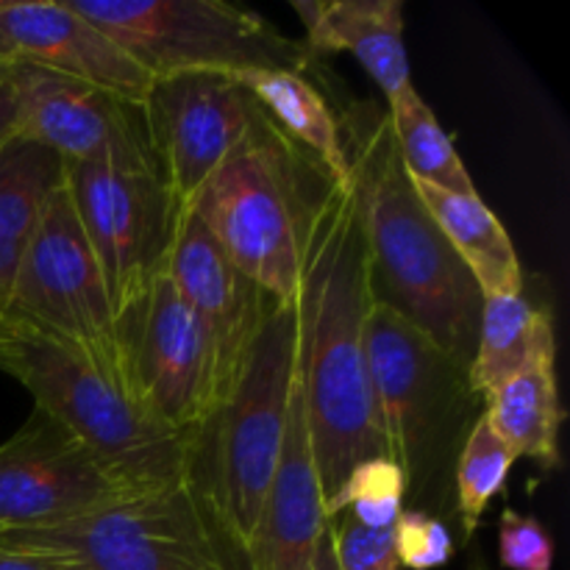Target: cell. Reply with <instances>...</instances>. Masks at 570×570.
Returning a JSON list of instances; mask_svg holds the SVG:
<instances>
[{"label": "cell", "mask_w": 570, "mask_h": 570, "mask_svg": "<svg viewBox=\"0 0 570 570\" xmlns=\"http://www.w3.org/2000/svg\"><path fill=\"white\" fill-rule=\"evenodd\" d=\"M471 570H490V568H488V562L476 560V562H473V566H471Z\"/></svg>", "instance_id": "34"}, {"label": "cell", "mask_w": 570, "mask_h": 570, "mask_svg": "<svg viewBox=\"0 0 570 570\" xmlns=\"http://www.w3.org/2000/svg\"><path fill=\"white\" fill-rule=\"evenodd\" d=\"M367 362L387 454L401 468L412 510L438 515L454 499V465L484 401L468 365L399 312L373 304Z\"/></svg>", "instance_id": "6"}, {"label": "cell", "mask_w": 570, "mask_h": 570, "mask_svg": "<svg viewBox=\"0 0 570 570\" xmlns=\"http://www.w3.org/2000/svg\"><path fill=\"white\" fill-rule=\"evenodd\" d=\"M387 117L401 165L406 167L412 181L432 184L451 193H476L471 173L462 165L449 134L415 87L390 100Z\"/></svg>", "instance_id": "24"}, {"label": "cell", "mask_w": 570, "mask_h": 570, "mask_svg": "<svg viewBox=\"0 0 570 570\" xmlns=\"http://www.w3.org/2000/svg\"><path fill=\"white\" fill-rule=\"evenodd\" d=\"M234 81L250 95L256 109L278 134L317 161L334 181H351V156L345 120L328 104L312 72L243 70Z\"/></svg>", "instance_id": "19"}, {"label": "cell", "mask_w": 570, "mask_h": 570, "mask_svg": "<svg viewBox=\"0 0 570 570\" xmlns=\"http://www.w3.org/2000/svg\"><path fill=\"white\" fill-rule=\"evenodd\" d=\"M250 95L223 72H181L150 81L145 131L173 204H193L212 173L243 142L256 117Z\"/></svg>", "instance_id": "12"}, {"label": "cell", "mask_w": 570, "mask_h": 570, "mask_svg": "<svg viewBox=\"0 0 570 570\" xmlns=\"http://www.w3.org/2000/svg\"><path fill=\"white\" fill-rule=\"evenodd\" d=\"M14 351H17V326H11L6 317H0V371L9 373L14 367Z\"/></svg>", "instance_id": "32"}, {"label": "cell", "mask_w": 570, "mask_h": 570, "mask_svg": "<svg viewBox=\"0 0 570 570\" xmlns=\"http://www.w3.org/2000/svg\"><path fill=\"white\" fill-rule=\"evenodd\" d=\"M165 273L209 332L217 362H220L223 390H226L239 356L248 348L250 337L271 304V295L262 293L228 259L223 245L212 237L209 228L189 206H181L176 215Z\"/></svg>", "instance_id": "16"}, {"label": "cell", "mask_w": 570, "mask_h": 570, "mask_svg": "<svg viewBox=\"0 0 570 570\" xmlns=\"http://www.w3.org/2000/svg\"><path fill=\"white\" fill-rule=\"evenodd\" d=\"M337 570H401L393 529H371L351 512L328 521Z\"/></svg>", "instance_id": "27"}, {"label": "cell", "mask_w": 570, "mask_h": 570, "mask_svg": "<svg viewBox=\"0 0 570 570\" xmlns=\"http://www.w3.org/2000/svg\"><path fill=\"white\" fill-rule=\"evenodd\" d=\"M373 304L399 312L471 365L484 295L401 165L387 111L343 117Z\"/></svg>", "instance_id": "2"}, {"label": "cell", "mask_w": 570, "mask_h": 570, "mask_svg": "<svg viewBox=\"0 0 570 570\" xmlns=\"http://www.w3.org/2000/svg\"><path fill=\"white\" fill-rule=\"evenodd\" d=\"M0 59L95 83L139 106L154 81L67 0H0Z\"/></svg>", "instance_id": "15"}, {"label": "cell", "mask_w": 570, "mask_h": 570, "mask_svg": "<svg viewBox=\"0 0 570 570\" xmlns=\"http://www.w3.org/2000/svg\"><path fill=\"white\" fill-rule=\"evenodd\" d=\"M415 189L484 298L523 293V271L515 245L482 195L451 193L421 181H415Z\"/></svg>", "instance_id": "20"}, {"label": "cell", "mask_w": 570, "mask_h": 570, "mask_svg": "<svg viewBox=\"0 0 570 570\" xmlns=\"http://www.w3.org/2000/svg\"><path fill=\"white\" fill-rule=\"evenodd\" d=\"M399 566L410 570H438L454 557V538L440 515L404 507L393 527Z\"/></svg>", "instance_id": "28"}, {"label": "cell", "mask_w": 570, "mask_h": 570, "mask_svg": "<svg viewBox=\"0 0 570 570\" xmlns=\"http://www.w3.org/2000/svg\"><path fill=\"white\" fill-rule=\"evenodd\" d=\"M0 570H81L67 557L53 551L31 549V546H14L0 540Z\"/></svg>", "instance_id": "30"}, {"label": "cell", "mask_w": 570, "mask_h": 570, "mask_svg": "<svg viewBox=\"0 0 570 570\" xmlns=\"http://www.w3.org/2000/svg\"><path fill=\"white\" fill-rule=\"evenodd\" d=\"M20 137L65 165H120L154 170L142 106L59 72L14 65Z\"/></svg>", "instance_id": "13"}, {"label": "cell", "mask_w": 570, "mask_h": 570, "mask_svg": "<svg viewBox=\"0 0 570 570\" xmlns=\"http://www.w3.org/2000/svg\"><path fill=\"white\" fill-rule=\"evenodd\" d=\"M515 462L512 449L495 434L482 412V417L473 423L471 434L462 443L454 465V512L462 534H465V543L476 534L490 501L504 493Z\"/></svg>", "instance_id": "25"}, {"label": "cell", "mask_w": 570, "mask_h": 570, "mask_svg": "<svg viewBox=\"0 0 570 570\" xmlns=\"http://www.w3.org/2000/svg\"><path fill=\"white\" fill-rule=\"evenodd\" d=\"M61 181L65 161L42 145L17 137L0 148V317L39 212Z\"/></svg>", "instance_id": "23"}, {"label": "cell", "mask_w": 570, "mask_h": 570, "mask_svg": "<svg viewBox=\"0 0 570 570\" xmlns=\"http://www.w3.org/2000/svg\"><path fill=\"white\" fill-rule=\"evenodd\" d=\"M334 178L256 111L189 209L228 259L276 301H295L317 209Z\"/></svg>", "instance_id": "5"}, {"label": "cell", "mask_w": 570, "mask_h": 570, "mask_svg": "<svg viewBox=\"0 0 570 570\" xmlns=\"http://www.w3.org/2000/svg\"><path fill=\"white\" fill-rule=\"evenodd\" d=\"M128 499L42 410L0 445V534L45 529Z\"/></svg>", "instance_id": "14"}, {"label": "cell", "mask_w": 570, "mask_h": 570, "mask_svg": "<svg viewBox=\"0 0 570 570\" xmlns=\"http://www.w3.org/2000/svg\"><path fill=\"white\" fill-rule=\"evenodd\" d=\"M109 33L150 78L181 72L295 70L315 56L265 17L226 0H67Z\"/></svg>", "instance_id": "7"}, {"label": "cell", "mask_w": 570, "mask_h": 570, "mask_svg": "<svg viewBox=\"0 0 570 570\" xmlns=\"http://www.w3.org/2000/svg\"><path fill=\"white\" fill-rule=\"evenodd\" d=\"M312 570H337V560H334V546H332V532H328V523H326V532H323L321 540H317L315 560H312Z\"/></svg>", "instance_id": "33"}, {"label": "cell", "mask_w": 570, "mask_h": 570, "mask_svg": "<svg viewBox=\"0 0 570 570\" xmlns=\"http://www.w3.org/2000/svg\"><path fill=\"white\" fill-rule=\"evenodd\" d=\"M499 560L510 570H551L554 540L538 518L507 507L499 518Z\"/></svg>", "instance_id": "29"}, {"label": "cell", "mask_w": 570, "mask_h": 570, "mask_svg": "<svg viewBox=\"0 0 570 570\" xmlns=\"http://www.w3.org/2000/svg\"><path fill=\"white\" fill-rule=\"evenodd\" d=\"M0 540L53 551L81 570H243L189 482L128 495L56 527L3 532Z\"/></svg>", "instance_id": "8"}, {"label": "cell", "mask_w": 570, "mask_h": 570, "mask_svg": "<svg viewBox=\"0 0 570 570\" xmlns=\"http://www.w3.org/2000/svg\"><path fill=\"white\" fill-rule=\"evenodd\" d=\"M3 317L95 354L122 356L115 309L65 181L39 212Z\"/></svg>", "instance_id": "9"}, {"label": "cell", "mask_w": 570, "mask_h": 570, "mask_svg": "<svg viewBox=\"0 0 570 570\" xmlns=\"http://www.w3.org/2000/svg\"><path fill=\"white\" fill-rule=\"evenodd\" d=\"M289 6L304 22L312 56L351 53L387 104L412 87L401 0H293Z\"/></svg>", "instance_id": "18"}, {"label": "cell", "mask_w": 570, "mask_h": 570, "mask_svg": "<svg viewBox=\"0 0 570 570\" xmlns=\"http://www.w3.org/2000/svg\"><path fill=\"white\" fill-rule=\"evenodd\" d=\"M406 482L401 468L390 456H373L360 462L343 488L326 501V521L340 512H351L360 523L371 529H393L404 512Z\"/></svg>", "instance_id": "26"}, {"label": "cell", "mask_w": 570, "mask_h": 570, "mask_svg": "<svg viewBox=\"0 0 570 570\" xmlns=\"http://www.w3.org/2000/svg\"><path fill=\"white\" fill-rule=\"evenodd\" d=\"M295 365L298 306L271 298L220 401L193 440L189 488L239 562L250 549L276 476Z\"/></svg>", "instance_id": "3"}, {"label": "cell", "mask_w": 570, "mask_h": 570, "mask_svg": "<svg viewBox=\"0 0 570 570\" xmlns=\"http://www.w3.org/2000/svg\"><path fill=\"white\" fill-rule=\"evenodd\" d=\"M484 417L515 460L527 456L546 471L560 468V429L566 410L557 387L554 360L538 362L482 395Z\"/></svg>", "instance_id": "22"}, {"label": "cell", "mask_w": 570, "mask_h": 570, "mask_svg": "<svg viewBox=\"0 0 570 570\" xmlns=\"http://www.w3.org/2000/svg\"><path fill=\"white\" fill-rule=\"evenodd\" d=\"M20 137V109H17L14 65L0 59V148Z\"/></svg>", "instance_id": "31"}, {"label": "cell", "mask_w": 570, "mask_h": 570, "mask_svg": "<svg viewBox=\"0 0 570 570\" xmlns=\"http://www.w3.org/2000/svg\"><path fill=\"white\" fill-rule=\"evenodd\" d=\"M11 376L37 410L59 421L122 495L189 482L193 440L167 426L128 376L126 356H104L17 326Z\"/></svg>", "instance_id": "4"}, {"label": "cell", "mask_w": 570, "mask_h": 570, "mask_svg": "<svg viewBox=\"0 0 570 570\" xmlns=\"http://www.w3.org/2000/svg\"><path fill=\"white\" fill-rule=\"evenodd\" d=\"M295 306V379L326 510V501L360 462L390 456L367 362L373 295L360 204L351 181H334L317 209Z\"/></svg>", "instance_id": "1"}, {"label": "cell", "mask_w": 570, "mask_h": 570, "mask_svg": "<svg viewBox=\"0 0 570 570\" xmlns=\"http://www.w3.org/2000/svg\"><path fill=\"white\" fill-rule=\"evenodd\" d=\"M128 376L150 410L195 440L223 393L215 343L165 271L117 321Z\"/></svg>", "instance_id": "11"}, {"label": "cell", "mask_w": 570, "mask_h": 570, "mask_svg": "<svg viewBox=\"0 0 570 570\" xmlns=\"http://www.w3.org/2000/svg\"><path fill=\"white\" fill-rule=\"evenodd\" d=\"M65 187L120 321L165 271L178 206L159 173L139 167L65 165Z\"/></svg>", "instance_id": "10"}, {"label": "cell", "mask_w": 570, "mask_h": 570, "mask_svg": "<svg viewBox=\"0 0 570 570\" xmlns=\"http://www.w3.org/2000/svg\"><path fill=\"white\" fill-rule=\"evenodd\" d=\"M326 523L309 426H306L304 401H301L298 379H295L282 456H278L276 476H273L271 493L262 510V521L250 540V549L245 551L243 568L312 570L317 540L326 532Z\"/></svg>", "instance_id": "17"}, {"label": "cell", "mask_w": 570, "mask_h": 570, "mask_svg": "<svg viewBox=\"0 0 570 570\" xmlns=\"http://www.w3.org/2000/svg\"><path fill=\"white\" fill-rule=\"evenodd\" d=\"M554 356V323L549 309L532 304L523 293L484 298L476 351L468 365L473 393H490L507 379Z\"/></svg>", "instance_id": "21"}]
</instances>
